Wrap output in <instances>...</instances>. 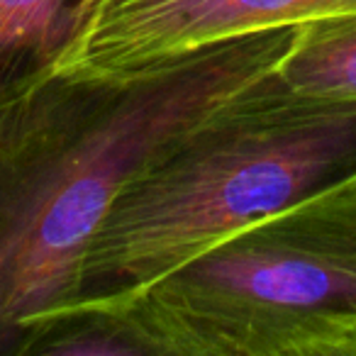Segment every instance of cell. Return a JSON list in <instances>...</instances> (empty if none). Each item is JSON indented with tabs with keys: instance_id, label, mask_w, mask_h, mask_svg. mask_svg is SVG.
Segmentation results:
<instances>
[{
	"instance_id": "cell-6",
	"label": "cell",
	"mask_w": 356,
	"mask_h": 356,
	"mask_svg": "<svg viewBox=\"0 0 356 356\" xmlns=\"http://www.w3.org/2000/svg\"><path fill=\"white\" fill-rule=\"evenodd\" d=\"M271 76L298 98L356 105V13L296 27Z\"/></svg>"
},
{
	"instance_id": "cell-1",
	"label": "cell",
	"mask_w": 356,
	"mask_h": 356,
	"mask_svg": "<svg viewBox=\"0 0 356 356\" xmlns=\"http://www.w3.org/2000/svg\"><path fill=\"white\" fill-rule=\"evenodd\" d=\"M291 30L225 42L122 86L61 83L0 127V354L69 322L90 239L129 178L257 88Z\"/></svg>"
},
{
	"instance_id": "cell-5",
	"label": "cell",
	"mask_w": 356,
	"mask_h": 356,
	"mask_svg": "<svg viewBox=\"0 0 356 356\" xmlns=\"http://www.w3.org/2000/svg\"><path fill=\"white\" fill-rule=\"evenodd\" d=\"M79 0H0V127L59 88L56 64L71 42Z\"/></svg>"
},
{
	"instance_id": "cell-3",
	"label": "cell",
	"mask_w": 356,
	"mask_h": 356,
	"mask_svg": "<svg viewBox=\"0 0 356 356\" xmlns=\"http://www.w3.org/2000/svg\"><path fill=\"white\" fill-rule=\"evenodd\" d=\"M100 320L154 356H356V173L244 227Z\"/></svg>"
},
{
	"instance_id": "cell-2",
	"label": "cell",
	"mask_w": 356,
	"mask_h": 356,
	"mask_svg": "<svg viewBox=\"0 0 356 356\" xmlns=\"http://www.w3.org/2000/svg\"><path fill=\"white\" fill-rule=\"evenodd\" d=\"M351 173L356 105L298 98L268 76L129 178L90 239L69 322L110 315L244 227Z\"/></svg>"
},
{
	"instance_id": "cell-4",
	"label": "cell",
	"mask_w": 356,
	"mask_h": 356,
	"mask_svg": "<svg viewBox=\"0 0 356 356\" xmlns=\"http://www.w3.org/2000/svg\"><path fill=\"white\" fill-rule=\"evenodd\" d=\"M351 13L356 0H79L56 81L122 86L225 42Z\"/></svg>"
}]
</instances>
